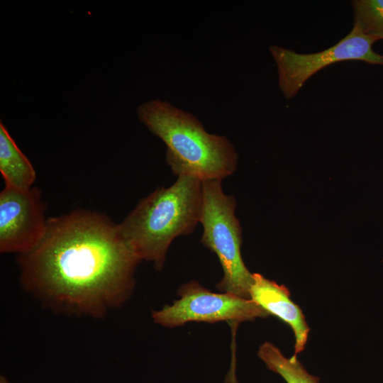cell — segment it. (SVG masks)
Here are the masks:
<instances>
[{
    "instance_id": "1",
    "label": "cell",
    "mask_w": 383,
    "mask_h": 383,
    "mask_svg": "<svg viewBox=\"0 0 383 383\" xmlns=\"http://www.w3.org/2000/svg\"><path fill=\"white\" fill-rule=\"evenodd\" d=\"M141 261L118 224L86 210L48 218L39 243L18 257L21 285L43 306L97 318L129 299Z\"/></svg>"
},
{
    "instance_id": "2",
    "label": "cell",
    "mask_w": 383,
    "mask_h": 383,
    "mask_svg": "<svg viewBox=\"0 0 383 383\" xmlns=\"http://www.w3.org/2000/svg\"><path fill=\"white\" fill-rule=\"evenodd\" d=\"M137 114L166 145V162L173 174L222 180L235 171L238 154L231 141L206 132L192 113L157 99L140 105Z\"/></svg>"
},
{
    "instance_id": "3",
    "label": "cell",
    "mask_w": 383,
    "mask_h": 383,
    "mask_svg": "<svg viewBox=\"0 0 383 383\" xmlns=\"http://www.w3.org/2000/svg\"><path fill=\"white\" fill-rule=\"evenodd\" d=\"M201 205V181L180 175L170 187H158L140 200L118 224V231L141 260L152 262L160 271L172 240L190 234L199 223Z\"/></svg>"
},
{
    "instance_id": "4",
    "label": "cell",
    "mask_w": 383,
    "mask_h": 383,
    "mask_svg": "<svg viewBox=\"0 0 383 383\" xmlns=\"http://www.w3.org/2000/svg\"><path fill=\"white\" fill-rule=\"evenodd\" d=\"M221 181H201V243L217 255L223 268V276L216 288L221 292L250 299L253 275L241 255L242 228L235 216L236 201L233 195L223 193Z\"/></svg>"
},
{
    "instance_id": "5",
    "label": "cell",
    "mask_w": 383,
    "mask_h": 383,
    "mask_svg": "<svg viewBox=\"0 0 383 383\" xmlns=\"http://www.w3.org/2000/svg\"><path fill=\"white\" fill-rule=\"evenodd\" d=\"M376 42L353 26L350 33L337 43L317 52L298 53L282 46H270L277 69L281 92L287 99H292L313 75L335 62L360 60L383 65V55L372 49Z\"/></svg>"
},
{
    "instance_id": "6",
    "label": "cell",
    "mask_w": 383,
    "mask_h": 383,
    "mask_svg": "<svg viewBox=\"0 0 383 383\" xmlns=\"http://www.w3.org/2000/svg\"><path fill=\"white\" fill-rule=\"evenodd\" d=\"M179 298L171 305L152 311L155 323L167 328L183 326L189 322L214 323L218 321L238 322L267 318L270 314L251 299L228 293H214L192 280L177 290Z\"/></svg>"
},
{
    "instance_id": "7",
    "label": "cell",
    "mask_w": 383,
    "mask_h": 383,
    "mask_svg": "<svg viewBox=\"0 0 383 383\" xmlns=\"http://www.w3.org/2000/svg\"><path fill=\"white\" fill-rule=\"evenodd\" d=\"M45 207L37 187H9L0 193V251L24 254L42 238L46 228Z\"/></svg>"
},
{
    "instance_id": "8",
    "label": "cell",
    "mask_w": 383,
    "mask_h": 383,
    "mask_svg": "<svg viewBox=\"0 0 383 383\" xmlns=\"http://www.w3.org/2000/svg\"><path fill=\"white\" fill-rule=\"evenodd\" d=\"M252 275L250 299L291 327L295 339L294 355L296 356L304 351L310 331L302 310L290 299V292L284 285L278 284L259 273Z\"/></svg>"
},
{
    "instance_id": "9",
    "label": "cell",
    "mask_w": 383,
    "mask_h": 383,
    "mask_svg": "<svg viewBox=\"0 0 383 383\" xmlns=\"http://www.w3.org/2000/svg\"><path fill=\"white\" fill-rule=\"evenodd\" d=\"M0 172L6 187L27 190L35 180V171L10 135L4 124L0 123Z\"/></svg>"
},
{
    "instance_id": "10",
    "label": "cell",
    "mask_w": 383,
    "mask_h": 383,
    "mask_svg": "<svg viewBox=\"0 0 383 383\" xmlns=\"http://www.w3.org/2000/svg\"><path fill=\"white\" fill-rule=\"evenodd\" d=\"M257 356L267 369L281 376L287 383L319 382V378L309 373L296 355L287 358L279 348L269 341L259 346Z\"/></svg>"
},
{
    "instance_id": "11",
    "label": "cell",
    "mask_w": 383,
    "mask_h": 383,
    "mask_svg": "<svg viewBox=\"0 0 383 383\" xmlns=\"http://www.w3.org/2000/svg\"><path fill=\"white\" fill-rule=\"evenodd\" d=\"M351 6L353 26L376 41L383 40V0H353Z\"/></svg>"
},
{
    "instance_id": "12",
    "label": "cell",
    "mask_w": 383,
    "mask_h": 383,
    "mask_svg": "<svg viewBox=\"0 0 383 383\" xmlns=\"http://www.w3.org/2000/svg\"><path fill=\"white\" fill-rule=\"evenodd\" d=\"M0 383H11V382L4 375L1 374L0 376Z\"/></svg>"
}]
</instances>
